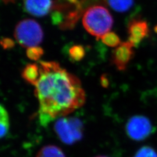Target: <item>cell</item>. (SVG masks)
Wrapping results in <instances>:
<instances>
[{"label": "cell", "instance_id": "obj_2", "mask_svg": "<svg viewBox=\"0 0 157 157\" xmlns=\"http://www.w3.org/2000/svg\"><path fill=\"white\" fill-rule=\"evenodd\" d=\"M84 29L91 35L99 39L110 32L113 24L111 13L105 7L95 6L84 12L82 19Z\"/></svg>", "mask_w": 157, "mask_h": 157}, {"label": "cell", "instance_id": "obj_22", "mask_svg": "<svg viewBox=\"0 0 157 157\" xmlns=\"http://www.w3.org/2000/svg\"><path fill=\"white\" fill-rule=\"evenodd\" d=\"M106 157V156H97V157Z\"/></svg>", "mask_w": 157, "mask_h": 157}, {"label": "cell", "instance_id": "obj_3", "mask_svg": "<svg viewBox=\"0 0 157 157\" xmlns=\"http://www.w3.org/2000/svg\"><path fill=\"white\" fill-rule=\"evenodd\" d=\"M14 36L20 45L29 48L39 45L44 33L39 23L32 19H25L17 24Z\"/></svg>", "mask_w": 157, "mask_h": 157}, {"label": "cell", "instance_id": "obj_4", "mask_svg": "<svg viewBox=\"0 0 157 157\" xmlns=\"http://www.w3.org/2000/svg\"><path fill=\"white\" fill-rule=\"evenodd\" d=\"M54 129L60 140L67 145L76 143L83 137V124L78 118H59L54 124Z\"/></svg>", "mask_w": 157, "mask_h": 157}, {"label": "cell", "instance_id": "obj_5", "mask_svg": "<svg viewBox=\"0 0 157 157\" xmlns=\"http://www.w3.org/2000/svg\"><path fill=\"white\" fill-rule=\"evenodd\" d=\"M155 128L151 121L143 115H135L126 124V132L129 137L137 141L144 140L154 133Z\"/></svg>", "mask_w": 157, "mask_h": 157}, {"label": "cell", "instance_id": "obj_17", "mask_svg": "<svg viewBox=\"0 0 157 157\" xmlns=\"http://www.w3.org/2000/svg\"><path fill=\"white\" fill-rule=\"evenodd\" d=\"M51 21L54 25H59L62 22L63 17L62 13L59 11H54L51 13Z\"/></svg>", "mask_w": 157, "mask_h": 157}, {"label": "cell", "instance_id": "obj_16", "mask_svg": "<svg viewBox=\"0 0 157 157\" xmlns=\"http://www.w3.org/2000/svg\"><path fill=\"white\" fill-rule=\"evenodd\" d=\"M133 157H157V152L150 146H143L138 150Z\"/></svg>", "mask_w": 157, "mask_h": 157}, {"label": "cell", "instance_id": "obj_8", "mask_svg": "<svg viewBox=\"0 0 157 157\" xmlns=\"http://www.w3.org/2000/svg\"><path fill=\"white\" fill-rule=\"evenodd\" d=\"M52 4V0H25L24 7L30 15L42 17L50 12Z\"/></svg>", "mask_w": 157, "mask_h": 157}, {"label": "cell", "instance_id": "obj_1", "mask_svg": "<svg viewBox=\"0 0 157 157\" xmlns=\"http://www.w3.org/2000/svg\"><path fill=\"white\" fill-rule=\"evenodd\" d=\"M40 78L35 86L40 121L47 125L84 105L86 94L76 76L53 61H40Z\"/></svg>", "mask_w": 157, "mask_h": 157}, {"label": "cell", "instance_id": "obj_14", "mask_svg": "<svg viewBox=\"0 0 157 157\" xmlns=\"http://www.w3.org/2000/svg\"><path fill=\"white\" fill-rule=\"evenodd\" d=\"M69 55L71 59L74 61H80L84 58L85 50L82 45H74L72 46L69 50Z\"/></svg>", "mask_w": 157, "mask_h": 157}, {"label": "cell", "instance_id": "obj_9", "mask_svg": "<svg viewBox=\"0 0 157 157\" xmlns=\"http://www.w3.org/2000/svg\"><path fill=\"white\" fill-rule=\"evenodd\" d=\"M23 79L29 84L36 86L40 78L39 65L36 63H29L22 72Z\"/></svg>", "mask_w": 157, "mask_h": 157}, {"label": "cell", "instance_id": "obj_11", "mask_svg": "<svg viewBox=\"0 0 157 157\" xmlns=\"http://www.w3.org/2000/svg\"><path fill=\"white\" fill-rule=\"evenodd\" d=\"M36 157H66L61 148L54 145H47L41 148Z\"/></svg>", "mask_w": 157, "mask_h": 157}, {"label": "cell", "instance_id": "obj_13", "mask_svg": "<svg viewBox=\"0 0 157 157\" xmlns=\"http://www.w3.org/2000/svg\"><path fill=\"white\" fill-rule=\"evenodd\" d=\"M102 42L110 47H117L121 44V39L118 35L113 32H109L101 38Z\"/></svg>", "mask_w": 157, "mask_h": 157}, {"label": "cell", "instance_id": "obj_7", "mask_svg": "<svg viewBox=\"0 0 157 157\" xmlns=\"http://www.w3.org/2000/svg\"><path fill=\"white\" fill-rule=\"evenodd\" d=\"M128 41L132 45L137 47L141 42L147 38L150 33L148 23L140 19H134L128 25Z\"/></svg>", "mask_w": 157, "mask_h": 157}, {"label": "cell", "instance_id": "obj_20", "mask_svg": "<svg viewBox=\"0 0 157 157\" xmlns=\"http://www.w3.org/2000/svg\"><path fill=\"white\" fill-rule=\"evenodd\" d=\"M6 4L8 3H15V0H2Z\"/></svg>", "mask_w": 157, "mask_h": 157}, {"label": "cell", "instance_id": "obj_19", "mask_svg": "<svg viewBox=\"0 0 157 157\" xmlns=\"http://www.w3.org/2000/svg\"><path fill=\"white\" fill-rule=\"evenodd\" d=\"M101 83L102 87H107L109 85V82L107 77L104 76V75L101 78Z\"/></svg>", "mask_w": 157, "mask_h": 157}, {"label": "cell", "instance_id": "obj_15", "mask_svg": "<svg viewBox=\"0 0 157 157\" xmlns=\"http://www.w3.org/2000/svg\"><path fill=\"white\" fill-rule=\"evenodd\" d=\"M43 54V49L39 46L29 48L26 50V56L28 58L32 61L39 60Z\"/></svg>", "mask_w": 157, "mask_h": 157}, {"label": "cell", "instance_id": "obj_18", "mask_svg": "<svg viewBox=\"0 0 157 157\" xmlns=\"http://www.w3.org/2000/svg\"><path fill=\"white\" fill-rule=\"evenodd\" d=\"M1 44L4 50H8L12 48L15 45V43L14 41L11 39L4 37L1 40Z\"/></svg>", "mask_w": 157, "mask_h": 157}, {"label": "cell", "instance_id": "obj_12", "mask_svg": "<svg viewBox=\"0 0 157 157\" xmlns=\"http://www.w3.org/2000/svg\"><path fill=\"white\" fill-rule=\"evenodd\" d=\"M0 128L1 137L3 138L8 133L10 128V117L6 108L2 105L0 107Z\"/></svg>", "mask_w": 157, "mask_h": 157}, {"label": "cell", "instance_id": "obj_10", "mask_svg": "<svg viewBox=\"0 0 157 157\" xmlns=\"http://www.w3.org/2000/svg\"><path fill=\"white\" fill-rule=\"evenodd\" d=\"M107 4L113 10L118 12H125L134 5V0H106Z\"/></svg>", "mask_w": 157, "mask_h": 157}, {"label": "cell", "instance_id": "obj_21", "mask_svg": "<svg viewBox=\"0 0 157 157\" xmlns=\"http://www.w3.org/2000/svg\"><path fill=\"white\" fill-rule=\"evenodd\" d=\"M154 32L157 34V25H156L155 26H154Z\"/></svg>", "mask_w": 157, "mask_h": 157}, {"label": "cell", "instance_id": "obj_6", "mask_svg": "<svg viewBox=\"0 0 157 157\" xmlns=\"http://www.w3.org/2000/svg\"><path fill=\"white\" fill-rule=\"evenodd\" d=\"M134 46L129 41L122 42L112 51L111 61L119 71H124L135 56Z\"/></svg>", "mask_w": 157, "mask_h": 157}]
</instances>
